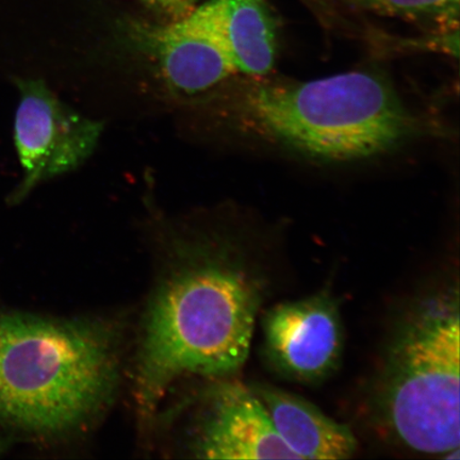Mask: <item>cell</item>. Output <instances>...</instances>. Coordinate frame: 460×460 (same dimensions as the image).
I'll use <instances>...</instances> for the list:
<instances>
[{
	"instance_id": "obj_1",
	"label": "cell",
	"mask_w": 460,
	"mask_h": 460,
	"mask_svg": "<svg viewBox=\"0 0 460 460\" xmlns=\"http://www.w3.org/2000/svg\"><path fill=\"white\" fill-rule=\"evenodd\" d=\"M154 272L129 374L140 439L149 447L178 384L234 376L249 358L266 280L239 235L159 221Z\"/></svg>"
},
{
	"instance_id": "obj_2",
	"label": "cell",
	"mask_w": 460,
	"mask_h": 460,
	"mask_svg": "<svg viewBox=\"0 0 460 460\" xmlns=\"http://www.w3.org/2000/svg\"><path fill=\"white\" fill-rule=\"evenodd\" d=\"M119 316L0 313V421L36 438L88 434L128 369Z\"/></svg>"
},
{
	"instance_id": "obj_3",
	"label": "cell",
	"mask_w": 460,
	"mask_h": 460,
	"mask_svg": "<svg viewBox=\"0 0 460 460\" xmlns=\"http://www.w3.org/2000/svg\"><path fill=\"white\" fill-rule=\"evenodd\" d=\"M232 78L217 85L212 100L229 128L305 158L353 163L381 156L420 128L394 85L376 72L308 82L272 73Z\"/></svg>"
},
{
	"instance_id": "obj_4",
	"label": "cell",
	"mask_w": 460,
	"mask_h": 460,
	"mask_svg": "<svg viewBox=\"0 0 460 460\" xmlns=\"http://www.w3.org/2000/svg\"><path fill=\"white\" fill-rule=\"evenodd\" d=\"M459 301L450 291L422 302L391 342L379 387L385 425L408 450L459 452Z\"/></svg>"
},
{
	"instance_id": "obj_5",
	"label": "cell",
	"mask_w": 460,
	"mask_h": 460,
	"mask_svg": "<svg viewBox=\"0 0 460 460\" xmlns=\"http://www.w3.org/2000/svg\"><path fill=\"white\" fill-rule=\"evenodd\" d=\"M155 423L152 446L164 435L186 457L198 459H300L273 427L251 385L233 376L198 381Z\"/></svg>"
},
{
	"instance_id": "obj_6",
	"label": "cell",
	"mask_w": 460,
	"mask_h": 460,
	"mask_svg": "<svg viewBox=\"0 0 460 460\" xmlns=\"http://www.w3.org/2000/svg\"><path fill=\"white\" fill-rule=\"evenodd\" d=\"M14 139L24 172L11 195L17 204L39 185L76 170L95 151L103 125L58 99L42 79L17 78Z\"/></svg>"
},
{
	"instance_id": "obj_7",
	"label": "cell",
	"mask_w": 460,
	"mask_h": 460,
	"mask_svg": "<svg viewBox=\"0 0 460 460\" xmlns=\"http://www.w3.org/2000/svg\"><path fill=\"white\" fill-rule=\"evenodd\" d=\"M262 330L268 359L288 377L319 381L341 362V316L327 293L275 305L264 315Z\"/></svg>"
},
{
	"instance_id": "obj_8",
	"label": "cell",
	"mask_w": 460,
	"mask_h": 460,
	"mask_svg": "<svg viewBox=\"0 0 460 460\" xmlns=\"http://www.w3.org/2000/svg\"><path fill=\"white\" fill-rule=\"evenodd\" d=\"M130 39L177 94L205 93L237 76L220 40L195 9L170 25H135Z\"/></svg>"
},
{
	"instance_id": "obj_9",
	"label": "cell",
	"mask_w": 460,
	"mask_h": 460,
	"mask_svg": "<svg viewBox=\"0 0 460 460\" xmlns=\"http://www.w3.org/2000/svg\"><path fill=\"white\" fill-rule=\"evenodd\" d=\"M216 34L241 76L272 73L278 25L264 0H210L195 9Z\"/></svg>"
},
{
	"instance_id": "obj_10",
	"label": "cell",
	"mask_w": 460,
	"mask_h": 460,
	"mask_svg": "<svg viewBox=\"0 0 460 460\" xmlns=\"http://www.w3.org/2000/svg\"><path fill=\"white\" fill-rule=\"evenodd\" d=\"M276 433L300 459H348L358 440L347 425L327 417L300 396L267 384H252Z\"/></svg>"
},
{
	"instance_id": "obj_11",
	"label": "cell",
	"mask_w": 460,
	"mask_h": 460,
	"mask_svg": "<svg viewBox=\"0 0 460 460\" xmlns=\"http://www.w3.org/2000/svg\"><path fill=\"white\" fill-rule=\"evenodd\" d=\"M355 9L398 19L445 37H458L460 0H341Z\"/></svg>"
},
{
	"instance_id": "obj_12",
	"label": "cell",
	"mask_w": 460,
	"mask_h": 460,
	"mask_svg": "<svg viewBox=\"0 0 460 460\" xmlns=\"http://www.w3.org/2000/svg\"><path fill=\"white\" fill-rule=\"evenodd\" d=\"M164 14L172 17V22L185 19L194 10L193 0H142Z\"/></svg>"
}]
</instances>
